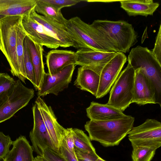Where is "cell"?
<instances>
[{
	"label": "cell",
	"mask_w": 161,
	"mask_h": 161,
	"mask_svg": "<svg viewBox=\"0 0 161 161\" xmlns=\"http://www.w3.org/2000/svg\"><path fill=\"white\" fill-rule=\"evenodd\" d=\"M22 17L7 16L0 20V50L8 63L12 74L20 80L16 46L18 29Z\"/></svg>",
	"instance_id": "277c9868"
},
{
	"label": "cell",
	"mask_w": 161,
	"mask_h": 161,
	"mask_svg": "<svg viewBox=\"0 0 161 161\" xmlns=\"http://www.w3.org/2000/svg\"><path fill=\"white\" fill-rule=\"evenodd\" d=\"M132 148L131 157L133 161H151L157 150L145 146H136Z\"/></svg>",
	"instance_id": "83f0119b"
},
{
	"label": "cell",
	"mask_w": 161,
	"mask_h": 161,
	"mask_svg": "<svg viewBox=\"0 0 161 161\" xmlns=\"http://www.w3.org/2000/svg\"><path fill=\"white\" fill-rule=\"evenodd\" d=\"M135 70L132 103L139 105L157 103L156 90L153 82L141 69Z\"/></svg>",
	"instance_id": "5bb4252c"
},
{
	"label": "cell",
	"mask_w": 161,
	"mask_h": 161,
	"mask_svg": "<svg viewBox=\"0 0 161 161\" xmlns=\"http://www.w3.org/2000/svg\"><path fill=\"white\" fill-rule=\"evenodd\" d=\"M75 66L74 64L68 66L53 75L45 73L42 86L38 90V97H44L50 94L57 95L67 88L71 81Z\"/></svg>",
	"instance_id": "8fae6325"
},
{
	"label": "cell",
	"mask_w": 161,
	"mask_h": 161,
	"mask_svg": "<svg viewBox=\"0 0 161 161\" xmlns=\"http://www.w3.org/2000/svg\"><path fill=\"white\" fill-rule=\"evenodd\" d=\"M134 117L108 121L92 120L87 121L84 127L91 141L97 142L105 147L119 145L133 127Z\"/></svg>",
	"instance_id": "6da1fadb"
},
{
	"label": "cell",
	"mask_w": 161,
	"mask_h": 161,
	"mask_svg": "<svg viewBox=\"0 0 161 161\" xmlns=\"http://www.w3.org/2000/svg\"><path fill=\"white\" fill-rule=\"evenodd\" d=\"M34 161H46L41 156L37 155L34 158Z\"/></svg>",
	"instance_id": "8d00e7d4"
},
{
	"label": "cell",
	"mask_w": 161,
	"mask_h": 161,
	"mask_svg": "<svg viewBox=\"0 0 161 161\" xmlns=\"http://www.w3.org/2000/svg\"><path fill=\"white\" fill-rule=\"evenodd\" d=\"M35 11L44 17L59 23L65 25L68 20L63 16L61 11H58L51 6L41 0H36Z\"/></svg>",
	"instance_id": "cb8c5ba5"
},
{
	"label": "cell",
	"mask_w": 161,
	"mask_h": 161,
	"mask_svg": "<svg viewBox=\"0 0 161 161\" xmlns=\"http://www.w3.org/2000/svg\"><path fill=\"white\" fill-rule=\"evenodd\" d=\"M34 9L30 14V16L51 33L59 42L60 47L80 48L75 39L68 32L64 25L38 14Z\"/></svg>",
	"instance_id": "9a60e30c"
},
{
	"label": "cell",
	"mask_w": 161,
	"mask_h": 161,
	"mask_svg": "<svg viewBox=\"0 0 161 161\" xmlns=\"http://www.w3.org/2000/svg\"><path fill=\"white\" fill-rule=\"evenodd\" d=\"M87 115L90 120L108 121L128 117L121 110L107 104L92 102L86 109Z\"/></svg>",
	"instance_id": "d6986e66"
},
{
	"label": "cell",
	"mask_w": 161,
	"mask_h": 161,
	"mask_svg": "<svg viewBox=\"0 0 161 161\" xmlns=\"http://www.w3.org/2000/svg\"><path fill=\"white\" fill-rule=\"evenodd\" d=\"M35 103L38 106L50 136L57 152L61 153L60 147L66 129L58 123L51 107L48 106L41 97H38Z\"/></svg>",
	"instance_id": "4fadbf2b"
},
{
	"label": "cell",
	"mask_w": 161,
	"mask_h": 161,
	"mask_svg": "<svg viewBox=\"0 0 161 161\" xmlns=\"http://www.w3.org/2000/svg\"><path fill=\"white\" fill-rule=\"evenodd\" d=\"M72 133L75 149L83 152L96 153L89 137L82 130L77 128H72Z\"/></svg>",
	"instance_id": "d4e9b609"
},
{
	"label": "cell",
	"mask_w": 161,
	"mask_h": 161,
	"mask_svg": "<svg viewBox=\"0 0 161 161\" xmlns=\"http://www.w3.org/2000/svg\"><path fill=\"white\" fill-rule=\"evenodd\" d=\"M76 52L71 50L54 49L49 51L46 56V64L48 73L54 75L66 67L76 65Z\"/></svg>",
	"instance_id": "e0dca14e"
},
{
	"label": "cell",
	"mask_w": 161,
	"mask_h": 161,
	"mask_svg": "<svg viewBox=\"0 0 161 161\" xmlns=\"http://www.w3.org/2000/svg\"><path fill=\"white\" fill-rule=\"evenodd\" d=\"M152 52L157 61L161 64V25L156 37L154 48Z\"/></svg>",
	"instance_id": "836d02e7"
},
{
	"label": "cell",
	"mask_w": 161,
	"mask_h": 161,
	"mask_svg": "<svg viewBox=\"0 0 161 161\" xmlns=\"http://www.w3.org/2000/svg\"><path fill=\"white\" fill-rule=\"evenodd\" d=\"M76 158L77 161H97L100 157L96 153L83 152L75 149Z\"/></svg>",
	"instance_id": "d6a6232c"
},
{
	"label": "cell",
	"mask_w": 161,
	"mask_h": 161,
	"mask_svg": "<svg viewBox=\"0 0 161 161\" xmlns=\"http://www.w3.org/2000/svg\"><path fill=\"white\" fill-rule=\"evenodd\" d=\"M99 81V75L90 69L81 66L78 68L74 85L80 90L90 92L95 97Z\"/></svg>",
	"instance_id": "7402d4cb"
},
{
	"label": "cell",
	"mask_w": 161,
	"mask_h": 161,
	"mask_svg": "<svg viewBox=\"0 0 161 161\" xmlns=\"http://www.w3.org/2000/svg\"><path fill=\"white\" fill-rule=\"evenodd\" d=\"M21 24L26 36L35 43L51 49L60 47L59 42L51 33L30 14L22 17Z\"/></svg>",
	"instance_id": "7c38bea8"
},
{
	"label": "cell",
	"mask_w": 161,
	"mask_h": 161,
	"mask_svg": "<svg viewBox=\"0 0 161 161\" xmlns=\"http://www.w3.org/2000/svg\"><path fill=\"white\" fill-rule=\"evenodd\" d=\"M42 156L46 161H66L61 153L48 147L42 150Z\"/></svg>",
	"instance_id": "1f68e13d"
},
{
	"label": "cell",
	"mask_w": 161,
	"mask_h": 161,
	"mask_svg": "<svg viewBox=\"0 0 161 161\" xmlns=\"http://www.w3.org/2000/svg\"><path fill=\"white\" fill-rule=\"evenodd\" d=\"M13 142L9 136L0 131V161L3 159L10 150Z\"/></svg>",
	"instance_id": "4dcf8cb0"
},
{
	"label": "cell",
	"mask_w": 161,
	"mask_h": 161,
	"mask_svg": "<svg viewBox=\"0 0 161 161\" xmlns=\"http://www.w3.org/2000/svg\"><path fill=\"white\" fill-rule=\"evenodd\" d=\"M42 2L49 4L58 11L64 7L75 5L79 3L86 1L83 0H41Z\"/></svg>",
	"instance_id": "f546056e"
},
{
	"label": "cell",
	"mask_w": 161,
	"mask_h": 161,
	"mask_svg": "<svg viewBox=\"0 0 161 161\" xmlns=\"http://www.w3.org/2000/svg\"><path fill=\"white\" fill-rule=\"evenodd\" d=\"M64 26L75 39L80 48L102 52H115L110 44L92 24L75 16L68 20Z\"/></svg>",
	"instance_id": "3957f363"
},
{
	"label": "cell",
	"mask_w": 161,
	"mask_h": 161,
	"mask_svg": "<svg viewBox=\"0 0 161 161\" xmlns=\"http://www.w3.org/2000/svg\"><path fill=\"white\" fill-rule=\"evenodd\" d=\"M13 147L3 161H34L33 150L24 136H20L13 141Z\"/></svg>",
	"instance_id": "44dd1931"
},
{
	"label": "cell",
	"mask_w": 161,
	"mask_h": 161,
	"mask_svg": "<svg viewBox=\"0 0 161 161\" xmlns=\"http://www.w3.org/2000/svg\"><path fill=\"white\" fill-rule=\"evenodd\" d=\"M34 96V91L24 86L18 79L6 102L0 108V123L12 117L26 106Z\"/></svg>",
	"instance_id": "ba28073f"
},
{
	"label": "cell",
	"mask_w": 161,
	"mask_h": 161,
	"mask_svg": "<svg viewBox=\"0 0 161 161\" xmlns=\"http://www.w3.org/2000/svg\"><path fill=\"white\" fill-rule=\"evenodd\" d=\"M24 63L26 79L36 86L34 69L29 51L24 42Z\"/></svg>",
	"instance_id": "f1b7e54d"
},
{
	"label": "cell",
	"mask_w": 161,
	"mask_h": 161,
	"mask_svg": "<svg viewBox=\"0 0 161 161\" xmlns=\"http://www.w3.org/2000/svg\"><path fill=\"white\" fill-rule=\"evenodd\" d=\"M24 42L29 52L34 68L36 90H39L42 84L46 73L43 60V46L33 42L27 36Z\"/></svg>",
	"instance_id": "ac0fdd59"
},
{
	"label": "cell",
	"mask_w": 161,
	"mask_h": 161,
	"mask_svg": "<svg viewBox=\"0 0 161 161\" xmlns=\"http://www.w3.org/2000/svg\"><path fill=\"white\" fill-rule=\"evenodd\" d=\"M91 24L116 52H128L130 48L137 42V32L131 24L125 21L97 19Z\"/></svg>",
	"instance_id": "7a4b0ae2"
},
{
	"label": "cell",
	"mask_w": 161,
	"mask_h": 161,
	"mask_svg": "<svg viewBox=\"0 0 161 161\" xmlns=\"http://www.w3.org/2000/svg\"><path fill=\"white\" fill-rule=\"evenodd\" d=\"M120 7L129 16L153 15L159 6L152 0H128L120 1Z\"/></svg>",
	"instance_id": "603a6c76"
},
{
	"label": "cell",
	"mask_w": 161,
	"mask_h": 161,
	"mask_svg": "<svg viewBox=\"0 0 161 161\" xmlns=\"http://www.w3.org/2000/svg\"><path fill=\"white\" fill-rule=\"evenodd\" d=\"M5 16H6L4 15H0V20H1V19H3L4 17H5Z\"/></svg>",
	"instance_id": "f35d334b"
},
{
	"label": "cell",
	"mask_w": 161,
	"mask_h": 161,
	"mask_svg": "<svg viewBox=\"0 0 161 161\" xmlns=\"http://www.w3.org/2000/svg\"><path fill=\"white\" fill-rule=\"evenodd\" d=\"M72 128H71L66 129L63 139L64 140L69 151L72 154H75V146L72 133Z\"/></svg>",
	"instance_id": "e575fe53"
},
{
	"label": "cell",
	"mask_w": 161,
	"mask_h": 161,
	"mask_svg": "<svg viewBox=\"0 0 161 161\" xmlns=\"http://www.w3.org/2000/svg\"><path fill=\"white\" fill-rule=\"evenodd\" d=\"M16 80L6 73H0V108L7 101L15 86Z\"/></svg>",
	"instance_id": "4316f807"
},
{
	"label": "cell",
	"mask_w": 161,
	"mask_h": 161,
	"mask_svg": "<svg viewBox=\"0 0 161 161\" xmlns=\"http://www.w3.org/2000/svg\"><path fill=\"white\" fill-rule=\"evenodd\" d=\"M36 4V0H0V15H28L35 9Z\"/></svg>",
	"instance_id": "ffe728a7"
},
{
	"label": "cell",
	"mask_w": 161,
	"mask_h": 161,
	"mask_svg": "<svg viewBox=\"0 0 161 161\" xmlns=\"http://www.w3.org/2000/svg\"><path fill=\"white\" fill-rule=\"evenodd\" d=\"M26 36L21 22L17 32L16 54L20 75V80L25 83L26 78L24 63V42Z\"/></svg>",
	"instance_id": "484cf974"
},
{
	"label": "cell",
	"mask_w": 161,
	"mask_h": 161,
	"mask_svg": "<svg viewBox=\"0 0 161 161\" xmlns=\"http://www.w3.org/2000/svg\"><path fill=\"white\" fill-rule=\"evenodd\" d=\"M127 61L125 54L116 52L114 57L104 67L100 75V81L97 98L104 97L109 91L118 77Z\"/></svg>",
	"instance_id": "9c48e42d"
},
{
	"label": "cell",
	"mask_w": 161,
	"mask_h": 161,
	"mask_svg": "<svg viewBox=\"0 0 161 161\" xmlns=\"http://www.w3.org/2000/svg\"><path fill=\"white\" fill-rule=\"evenodd\" d=\"M97 161H106L105 160H104L101 157H99Z\"/></svg>",
	"instance_id": "74e56055"
},
{
	"label": "cell",
	"mask_w": 161,
	"mask_h": 161,
	"mask_svg": "<svg viewBox=\"0 0 161 161\" xmlns=\"http://www.w3.org/2000/svg\"><path fill=\"white\" fill-rule=\"evenodd\" d=\"M128 135L132 147L145 146L157 149L161 146V123L148 119L141 125L133 127Z\"/></svg>",
	"instance_id": "52a82bcc"
},
{
	"label": "cell",
	"mask_w": 161,
	"mask_h": 161,
	"mask_svg": "<svg viewBox=\"0 0 161 161\" xmlns=\"http://www.w3.org/2000/svg\"><path fill=\"white\" fill-rule=\"evenodd\" d=\"M33 127L29 137L33 151L42 156V149L48 147L55 151V147L50 136L37 104L35 103L32 108Z\"/></svg>",
	"instance_id": "30bf717a"
},
{
	"label": "cell",
	"mask_w": 161,
	"mask_h": 161,
	"mask_svg": "<svg viewBox=\"0 0 161 161\" xmlns=\"http://www.w3.org/2000/svg\"><path fill=\"white\" fill-rule=\"evenodd\" d=\"M76 52V65L84 66L100 75L105 65L115 55L116 52H102L81 48Z\"/></svg>",
	"instance_id": "2e32d148"
},
{
	"label": "cell",
	"mask_w": 161,
	"mask_h": 161,
	"mask_svg": "<svg viewBox=\"0 0 161 161\" xmlns=\"http://www.w3.org/2000/svg\"><path fill=\"white\" fill-rule=\"evenodd\" d=\"M128 61L135 70L141 69L152 81L156 90L157 103L161 106V64L152 51L147 47L140 46L131 49Z\"/></svg>",
	"instance_id": "5b68a950"
},
{
	"label": "cell",
	"mask_w": 161,
	"mask_h": 161,
	"mask_svg": "<svg viewBox=\"0 0 161 161\" xmlns=\"http://www.w3.org/2000/svg\"><path fill=\"white\" fill-rule=\"evenodd\" d=\"M135 77V70L128 63L121 72L112 87L107 104L122 111L132 103Z\"/></svg>",
	"instance_id": "8992f818"
},
{
	"label": "cell",
	"mask_w": 161,
	"mask_h": 161,
	"mask_svg": "<svg viewBox=\"0 0 161 161\" xmlns=\"http://www.w3.org/2000/svg\"><path fill=\"white\" fill-rule=\"evenodd\" d=\"M60 150L66 161H77L75 154H73L69 151L63 139L61 142Z\"/></svg>",
	"instance_id": "d590c367"
}]
</instances>
